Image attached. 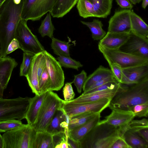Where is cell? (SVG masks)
<instances>
[{"label": "cell", "mask_w": 148, "mask_h": 148, "mask_svg": "<svg viewBox=\"0 0 148 148\" xmlns=\"http://www.w3.org/2000/svg\"><path fill=\"white\" fill-rule=\"evenodd\" d=\"M4 143L2 136L0 132V148H3Z\"/></svg>", "instance_id": "obj_54"}, {"label": "cell", "mask_w": 148, "mask_h": 148, "mask_svg": "<svg viewBox=\"0 0 148 148\" xmlns=\"http://www.w3.org/2000/svg\"><path fill=\"white\" fill-rule=\"evenodd\" d=\"M36 1V0H23L21 15V19L26 20L29 12Z\"/></svg>", "instance_id": "obj_43"}, {"label": "cell", "mask_w": 148, "mask_h": 148, "mask_svg": "<svg viewBox=\"0 0 148 148\" xmlns=\"http://www.w3.org/2000/svg\"><path fill=\"white\" fill-rule=\"evenodd\" d=\"M69 117L65 114L62 107L57 110L45 131L53 135L64 133L69 136Z\"/></svg>", "instance_id": "obj_14"}, {"label": "cell", "mask_w": 148, "mask_h": 148, "mask_svg": "<svg viewBox=\"0 0 148 148\" xmlns=\"http://www.w3.org/2000/svg\"><path fill=\"white\" fill-rule=\"evenodd\" d=\"M130 18L131 31L138 36L148 39V25L132 9L130 13Z\"/></svg>", "instance_id": "obj_24"}, {"label": "cell", "mask_w": 148, "mask_h": 148, "mask_svg": "<svg viewBox=\"0 0 148 148\" xmlns=\"http://www.w3.org/2000/svg\"><path fill=\"white\" fill-rule=\"evenodd\" d=\"M78 0H57L51 11L49 12L54 18L63 17L75 6Z\"/></svg>", "instance_id": "obj_27"}, {"label": "cell", "mask_w": 148, "mask_h": 148, "mask_svg": "<svg viewBox=\"0 0 148 148\" xmlns=\"http://www.w3.org/2000/svg\"><path fill=\"white\" fill-rule=\"evenodd\" d=\"M5 89L0 82V98H3V93Z\"/></svg>", "instance_id": "obj_52"}, {"label": "cell", "mask_w": 148, "mask_h": 148, "mask_svg": "<svg viewBox=\"0 0 148 148\" xmlns=\"http://www.w3.org/2000/svg\"><path fill=\"white\" fill-rule=\"evenodd\" d=\"M77 8L79 14L84 18L94 17L93 7L88 0H78Z\"/></svg>", "instance_id": "obj_33"}, {"label": "cell", "mask_w": 148, "mask_h": 148, "mask_svg": "<svg viewBox=\"0 0 148 148\" xmlns=\"http://www.w3.org/2000/svg\"><path fill=\"white\" fill-rule=\"evenodd\" d=\"M30 97H18L12 99L0 98V121L25 119Z\"/></svg>", "instance_id": "obj_6"}, {"label": "cell", "mask_w": 148, "mask_h": 148, "mask_svg": "<svg viewBox=\"0 0 148 148\" xmlns=\"http://www.w3.org/2000/svg\"><path fill=\"white\" fill-rule=\"evenodd\" d=\"M23 0L18 4L7 0L0 10V41L1 58L7 56L8 46L14 38L16 30L21 18Z\"/></svg>", "instance_id": "obj_1"}, {"label": "cell", "mask_w": 148, "mask_h": 148, "mask_svg": "<svg viewBox=\"0 0 148 148\" xmlns=\"http://www.w3.org/2000/svg\"><path fill=\"white\" fill-rule=\"evenodd\" d=\"M130 33H116L109 32L99 42L103 46L112 49H119L127 41Z\"/></svg>", "instance_id": "obj_18"}, {"label": "cell", "mask_w": 148, "mask_h": 148, "mask_svg": "<svg viewBox=\"0 0 148 148\" xmlns=\"http://www.w3.org/2000/svg\"><path fill=\"white\" fill-rule=\"evenodd\" d=\"M97 113L89 112L69 117L68 123L69 131L84 124Z\"/></svg>", "instance_id": "obj_31"}, {"label": "cell", "mask_w": 148, "mask_h": 148, "mask_svg": "<svg viewBox=\"0 0 148 148\" xmlns=\"http://www.w3.org/2000/svg\"><path fill=\"white\" fill-rule=\"evenodd\" d=\"M148 4V0H143V2L142 4V8L145 9Z\"/></svg>", "instance_id": "obj_53"}, {"label": "cell", "mask_w": 148, "mask_h": 148, "mask_svg": "<svg viewBox=\"0 0 148 148\" xmlns=\"http://www.w3.org/2000/svg\"><path fill=\"white\" fill-rule=\"evenodd\" d=\"M131 85L125 86L112 99L108 107L111 110L127 111L132 106L148 103V77Z\"/></svg>", "instance_id": "obj_2"}, {"label": "cell", "mask_w": 148, "mask_h": 148, "mask_svg": "<svg viewBox=\"0 0 148 148\" xmlns=\"http://www.w3.org/2000/svg\"><path fill=\"white\" fill-rule=\"evenodd\" d=\"M120 83L118 82H111L103 84L93 89L84 91L82 93L85 94L97 91L115 88Z\"/></svg>", "instance_id": "obj_41"}, {"label": "cell", "mask_w": 148, "mask_h": 148, "mask_svg": "<svg viewBox=\"0 0 148 148\" xmlns=\"http://www.w3.org/2000/svg\"><path fill=\"white\" fill-rule=\"evenodd\" d=\"M131 10L125 9L115 11L108 22V32L130 33L131 31Z\"/></svg>", "instance_id": "obj_12"}, {"label": "cell", "mask_w": 148, "mask_h": 148, "mask_svg": "<svg viewBox=\"0 0 148 148\" xmlns=\"http://www.w3.org/2000/svg\"><path fill=\"white\" fill-rule=\"evenodd\" d=\"M119 137L118 127L100 121L79 142L80 148H111Z\"/></svg>", "instance_id": "obj_3"}, {"label": "cell", "mask_w": 148, "mask_h": 148, "mask_svg": "<svg viewBox=\"0 0 148 148\" xmlns=\"http://www.w3.org/2000/svg\"><path fill=\"white\" fill-rule=\"evenodd\" d=\"M112 110L111 113L101 121L115 127L128 123L135 117L131 111L114 109Z\"/></svg>", "instance_id": "obj_17"}, {"label": "cell", "mask_w": 148, "mask_h": 148, "mask_svg": "<svg viewBox=\"0 0 148 148\" xmlns=\"http://www.w3.org/2000/svg\"><path fill=\"white\" fill-rule=\"evenodd\" d=\"M98 48L109 64L115 63L122 69L148 63V59L127 53L119 49H109L99 43Z\"/></svg>", "instance_id": "obj_8"}, {"label": "cell", "mask_w": 148, "mask_h": 148, "mask_svg": "<svg viewBox=\"0 0 148 148\" xmlns=\"http://www.w3.org/2000/svg\"><path fill=\"white\" fill-rule=\"evenodd\" d=\"M57 0H36L29 12L26 20H39L48 12L52 10Z\"/></svg>", "instance_id": "obj_16"}, {"label": "cell", "mask_w": 148, "mask_h": 148, "mask_svg": "<svg viewBox=\"0 0 148 148\" xmlns=\"http://www.w3.org/2000/svg\"><path fill=\"white\" fill-rule=\"evenodd\" d=\"M123 84L119 83L117 86L112 89L85 94H82L75 99L69 101H66L70 103H80L94 102L105 98L112 99L118 92L123 88L125 86Z\"/></svg>", "instance_id": "obj_13"}, {"label": "cell", "mask_w": 148, "mask_h": 148, "mask_svg": "<svg viewBox=\"0 0 148 148\" xmlns=\"http://www.w3.org/2000/svg\"><path fill=\"white\" fill-rule=\"evenodd\" d=\"M22 124L21 121L16 119L0 121V132H5L19 126Z\"/></svg>", "instance_id": "obj_39"}, {"label": "cell", "mask_w": 148, "mask_h": 148, "mask_svg": "<svg viewBox=\"0 0 148 148\" xmlns=\"http://www.w3.org/2000/svg\"><path fill=\"white\" fill-rule=\"evenodd\" d=\"M122 71L124 75L122 84H136L148 77V63L122 69Z\"/></svg>", "instance_id": "obj_15"}, {"label": "cell", "mask_w": 148, "mask_h": 148, "mask_svg": "<svg viewBox=\"0 0 148 148\" xmlns=\"http://www.w3.org/2000/svg\"><path fill=\"white\" fill-rule=\"evenodd\" d=\"M67 140L70 148H80L79 142L74 140L69 136Z\"/></svg>", "instance_id": "obj_51"}, {"label": "cell", "mask_w": 148, "mask_h": 148, "mask_svg": "<svg viewBox=\"0 0 148 148\" xmlns=\"http://www.w3.org/2000/svg\"><path fill=\"white\" fill-rule=\"evenodd\" d=\"M56 59L62 66L78 70L79 68L83 66L80 62L72 59L70 57L58 56Z\"/></svg>", "instance_id": "obj_35"}, {"label": "cell", "mask_w": 148, "mask_h": 148, "mask_svg": "<svg viewBox=\"0 0 148 148\" xmlns=\"http://www.w3.org/2000/svg\"><path fill=\"white\" fill-rule=\"evenodd\" d=\"M2 58H1V44L0 41V59Z\"/></svg>", "instance_id": "obj_57"}, {"label": "cell", "mask_w": 148, "mask_h": 148, "mask_svg": "<svg viewBox=\"0 0 148 148\" xmlns=\"http://www.w3.org/2000/svg\"><path fill=\"white\" fill-rule=\"evenodd\" d=\"M129 129H134L136 130L145 127H148V119L143 118L140 120L133 119L129 123Z\"/></svg>", "instance_id": "obj_45"}, {"label": "cell", "mask_w": 148, "mask_h": 148, "mask_svg": "<svg viewBox=\"0 0 148 148\" xmlns=\"http://www.w3.org/2000/svg\"><path fill=\"white\" fill-rule=\"evenodd\" d=\"M122 137L131 148L148 147V142L142 138L135 129H129L124 133Z\"/></svg>", "instance_id": "obj_26"}, {"label": "cell", "mask_w": 148, "mask_h": 148, "mask_svg": "<svg viewBox=\"0 0 148 148\" xmlns=\"http://www.w3.org/2000/svg\"><path fill=\"white\" fill-rule=\"evenodd\" d=\"M46 67L51 79L49 91H58L63 86L64 76L62 66L59 62L51 54L45 50Z\"/></svg>", "instance_id": "obj_10"}, {"label": "cell", "mask_w": 148, "mask_h": 148, "mask_svg": "<svg viewBox=\"0 0 148 148\" xmlns=\"http://www.w3.org/2000/svg\"><path fill=\"white\" fill-rule=\"evenodd\" d=\"M51 15L49 12L47 14L38 29V32L42 37L47 36L51 38L53 37L54 31L55 29L51 20Z\"/></svg>", "instance_id": "obj_32"}, {"label": "cell", "mask_w": 148, "mask_h": 148, "mask_svg": "<svg viewBox=\"0 0 148 148\" xmlns=\"http://www.w3.org/2000/svg\"><path fill=\"white\" fill-rule=\"evenodd\" d=\"M36 132L32 125L22 124L3 134V148H33Z\"/></svg>", "instance_id": "obj_4"}, {"label": "cell", "mask_w": 148, "mask_h": 148, "mask_svg": "<svg viewBox=\"0 0 148 148\" xmlns=\"http://www.w3.org/2000/svg\"><path fill=\"white\" fill-rule=\"evenodd\" d=\"M39 84L41 94L46 93L49 91L51 84V79L46 67L41 75Z\"/></svg>", "instance_id": "obj_36"}, {"label": "cell", "mask_w": 148, "mask_h": 148, "mask_svg": "<svg viewBox=\"0 0 148 148\" xmlns=\"http://www.w3.org/2000/svg\"><path fill=\"white\" fill-rule=\"evenodd\" d=\"M46 92L40 95H35L34 97L30 98L29 104L25 119L27 123L31 125L34 124L37 119Z\"/></svg>", "instance_id": "obj_21"}, {"label": "cell", "mask_w": 148, "mask_h": 148, "mask_svg": "<svg viewBox=\"0 0 148 148\" xmlns=\"http://www.w3.org/2000/svg\"><path fill=\"white\" fill-rule=\"evenodd\" d=\"M119 50L148 59V39L138 36L131 31L128 39Z\"/></svg>", "instance_id": "obj_11"}, {"label": "cell", "mask_w": 148, "mask_h": 148, "mask_svg": "<svg viewBox=\"0 0 148 148\" xmlns=\"http://www.w3.org/2000/svg\"><path fill=\"white\" fill-rule=\"evenodd\" d=\"M7 0H0V10L3 4Z\"/></svg>", "instance_id": "obj_56"}, {"label": "cell", "mask_w": 148, "mask_h": 148, "mask_svg": "<svg viewBox=\"0 0 148 148\" xmlns=\"http://www.w3.org/2000/svg\"><path fill=\"white\" fill-rule=\"evenodd\" d=\"M136 130L140 136L148 142V127L142 128Z\"/></svg>", "instance_id": "obj_50"}, {"label": "cell", "mask_w": 148, "mask_h": 148, "mask_svg": "<svg viewBox=\"0 0 148 148\" xmlns=\"http://www.w3.org/2000/svg\"><path fill=\"white\" fill-rule=\"evenodd\" d=\"M43 52L40 53L37 66L39 82L41 75L44 69L46 67V59Z\"/></svg>", "instance_id": "obj_46"}, {"label": "cell", "mask_w": 148, "mask_h": 148, "mask_svg": "<svg viewBox=\"0 0 148 148\" xmlns=\"http://www.w3.org/2000/svg\"><path fill=\"white\" fill-rule=\"evenodd\" d=\"M133 4L136 5L137 3H140L142 0H129Z\"/></svg>", "instance_id": "obj_55"}, {"label": "cell", "mask_w": 148, "mask_h": 148, "mask_svg": "<svg viewBox=\"0 0 148 148\" xmlns=\"http://www.w3.org/2000/svg\"><path fill=\"white\" fill-rule=\"evenodd\" d=\"M18 65L14 58L8 56L0 59V82L5 89L14 69Z\"/></svg>", "instance_id": "obj_19"}, {"label": "cell", "mask_w": 148, "mask_h": 148, "mask_svg": "<svg viewBox=\"0 0 148 148\" xmlns=\"http://www.w3.org/2000/svg\"><path fill=\"white\" fill-rule=\"evenodd\" d=\"M40 53L35 55L29 70L25 76L32 92L35 95H40L37 66Z\"/></svg>", "instance_id": "obj_22"}, {"label": "cell", "mask_w": 148, "mask_h": 148, "mask_svg": "<svg viewBox=\"0 0 148 148\" xmlns=\"http://www.w3.org/2000/svg\"><path fill=\"white\" fill-rule=\"evenodd\" d=\"M111 99L105 98L94 102L80 103H69L63 100L62 108L69 117L89 112L101 113L108 107Z\"/></svg>", "instance_id": "obj_9"}, {"label": "cell", "mask_w": 148, "mask_h": 148, "mask_svg": "<svg viewBox=\"0 0 148 148\" xmlns=\"http://www.w3.org/2000/svg\"><path fill=\"white\" fill-rule=\"evenodd\" d=\"M93 9L94 17L106 18L110 14L112 0H88Z\"/></svg>", "instance_id": "obj_25"}, {"label": "cell", "mask_w": 148, "mask_h": 148, "mask_svg": "<svg viewBox=\"0 0 148 148\" xmlns=\"http://www.w3.org/2000/svg\"><path fill=\"white\" fill-rule=\"evenodd\" d=\"M18 48H20V47L18 42L16 38H14L8 46L6 51L7 55L10 54Z\"/></svg>", "instance_id": "obj_48"}, {"label": "cell", "mask_w": 148, "mask_h": 148, "mask_svg": "<svg viewBox=\"0 0 148 148\" xmlns=\"http://www.w3.org/2000/svg\"><path fill=\"white\" fill-rule=\"evenodd\" d=\"M111 148H131L122 137H119L112 145Z\"/></svg>", "instance_id": "obj_47"}, {"label": "cell", "mask_w": 148, "mask_h": 148, "mask_svg": "<svg viewBox=\"0 0 148 148\" xmlns=\"http://www.w3.org/2000/svg\"><path fill=\"white\" fill-rule=\"evenodd\" d=\"M114 77L110 69L100 65L85 80L82 87L83 91L88 90L96 82L106 78Z\"/></svg>", "instance_id": "obj_23"}, {"label": "cell", "mask_w": 148, "mask_h": 148, "mask_svg": "<svg viewBox=\"0 0 148 148\" xmlns=\"http://www.w3.org/2000/svg\"><path fill=\"white\" fill-rule=\"evenodd\" d=\"M87 78V73L84 70H83L79 74L74 75L73 83L76 87L79 93H81L83 86Z\"/></svg>", "instance_id": "obj_40"}, {"label": "cell", "mask_w": 148, "mask_h": 148, "mask_svg": "<svg viewBox=\"0 0 148 148\" xmlns=\"http://www.w3.org/2000/svg\"><path fill=\"white\" fill-rule=\"evenodd\" d=\"M73 82H67L63 88V93L64 101H68L73 99L75 94L72 86Z\"/></svg>", "instance_id": "obj_44"}, {"label": "cell", "mask_w": 148, "mask_h": 148, "mask_svg": "<svg viewBox=\"0 0 148 148\" xmlns=\"http://www.w3.org/2000/svg\"><path fill=\"white\" fill-rule=\"evenodd\" d=\"M27 21L21 19L17 26L15 35L21 49L23 52L34 55L45 50L37 37L28 27Z\"/></svg>", "instance_id": "obj_7"}, {"label": "cell", "mask_w": 148, "mask_h": 148, "mask_svg": "<svg viewBox=\"0 0 148 148\" xmlns=\"http://www.w3.org/2000/svg\"><path fill=\"white\" fill-rule=\"evenodd\" d=\"M121 8L131 10L133 6L129 0H115Z\"/></svg>", "instance_id": "obj_49"}, {"label": "cell", "mask_w": 148, "mask_h": 148, "mask_svg": "<svg viewBox=\"0 0 148 148\" xmlns=\"http://www.w3.org/2000/svg\"><path fill=\"white\" fill-rule=\"evenodd\" d=\"M127 111L132 112L135 117H147L148 116V103H143L132 106L128 108Z\"/></svg>", "instance_id": "obj_38"}, {"label": "cell", "mask_w": 148, "mask_h": 148, "mask_svg": "<svg viewBox=\"0 0 148 148\" xmlns=\"http://www.w3.org/2000/svg\"><path fill=\"white\" fill-rule=\"evenodd\" d=\"M109 64L114 77L118 82L122 84L124 77L122 68L115 63Z\"/></svg>", "instance_id": "obj_42"}, {"label": "cell", "mask_w": 148, "mask_h": 148, "mask_svg": "<svg viewBox=\"0 0 148 148\" xmlns=\"http://www.w3.org/2000/svg\"><path fill=\"white\" fill-rule=\"evenodd\" d=\"M100 113L97 114L84 124L70 130L69 136L74 140L79 142L100 121Z\"/></svg>", "instance_id": "obj_20"}, {"label": "cell", "mask_w": 148, "mask_h": 148, "mask_svg": "<svg viewBox=\"0 0 148 148\" xmlns=\"http://www.w3.org/2000/svg\"><path fill=\"white\" fill-rule=\"evenodd\" d=\"M51 44L54 53L58 56L70 57L69 48L72 44L69 42L62 41L53 37Z\"/></svg>", "instance_id": "obj_30"}, {"label": "cell", "mask_w": 148, "mask_h": 148, "mask_svg": "<svg viewBox=\"0 0 148 148\" xmlns=\"http://www.w3.org/2000/svg\"><path fill=\"white\" fill-rule=\"evenodd\" d=\"M33 148H53L52 135L45 131L37 132Z\"/></svg>", "instance_id": "obj_29"}, {"label": "cell", "mask_w": 148, "mask_h": 148, "mask_svg": "<svg viewBox=\"0 0 148 148\" xmlns=\"http://www.w3.org/2000/svg\"><path fill=\"white\" fill-rule=\"evenodd\" d=\"M81 22L89 29L94 40L100 41L104 37L107 33L102 28L103 25L102 22L98 19H95L91 22L82 21Z\"/></svg>", "instance_id": "obj_28"}, {"label": "cell", "mask_w": 148, "mask_h": 148, "mask_svg": "<svg viewBox=\"0 0 148 148\" xmlns=\"http://www.w3.org/2000/svg\"><path fill=\"white\" fill-rule=\"evenodd\" d=\"M68 138L64 133H60L52 135L53 148H70L67 142Z\"/></svg>", "instance_id": "obj_37"}, {"label": "cell", "mask_w": 148, "mask_h": 148, "mask_svg": "<svg viewBox=\"0 0 148 148\" xmlns=\"http://www.w3.org/2000/svg\"><path fill=\"white\" fill-rule=\"evenodd\" d=\"M34 55V54L31 53L23 52V61L20 67V76L25 77L27 75L30 69Z\"/></svg>", "instance_id": "obj_34"}, {"label": "cell", "mask_w": 148, "mask_h": 148, "mask_svg": "<svg viewBox=\"0 0 148 148\" xmlns=\"http://www.w3.org/2000/svg\"><path fill=\"white\" fill-rule=\"evenodd\" d=\"M63 101L53 91L47 92L37 119L32 125L37 132L45 131L57 110L62 107Z\"/></svg>", "instance_id": "obj_5"}]
</instances>
